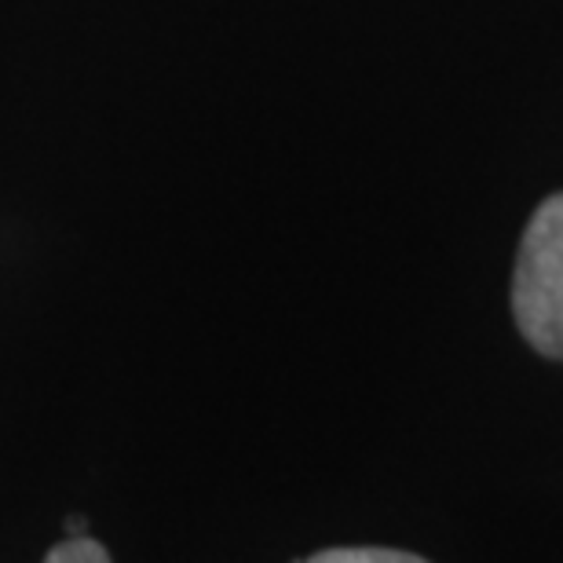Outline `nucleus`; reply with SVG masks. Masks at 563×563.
Listing matches in <instances>:
<instances>
[{"instance_id": "1", "label": "nucleus", "mask_w": 563, "mask_h": 563, "mask_svg": "<svg viewBox=\"0 0 563 563\" xmlns=\"http://www.w3.org/2000/svg\"><path fill=\"white\" fill-rule=\"evenodd\" d=\"M520 333L549 358H563V195L549 198L527 223L512 278Z\"/></svg>"}, {"instance_id": "2", "label": "nucleus", "mask_w": 563, "mask_h": 563, "mask_svg": "<svg viewBox=\"0 0 563 563\" xmlns=\"http://www.w3.org/2000/svg\"><path fill=\"white\" fill-rule=\"evenodd\" d=\"M303 563H428L413 553H399V549H325Z\"/></svg>"}, {"instance_id": "3", "label": "nucleus", "mask_w": 563, "mask_h": 563, "mask_svg": "<svg viewBox=\"0 0 563 563\" xmlns=\"http://www.w3.org/2000/svg\"><path fill=\"white\" fill-rule=\"evenodd\" d=\"M44 563H110V556L92 538H70V542L55 545Z\"/></svg>"}, {"instance_id": "4", "label": "nucleus", "mask_w": 563, "mask_h": 563, "mask_svg": "<svg viewBox=\"0 0 563 563\" xmlns=\"http://www.w3.org/2000/svg\"><path fill=\"white\" fill-rule=\"evenodd\" d=\"M66 527H70L74 538H85V520H81V516H70V523H66Z\"/></svg>"}]
</instances>
